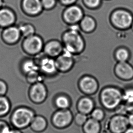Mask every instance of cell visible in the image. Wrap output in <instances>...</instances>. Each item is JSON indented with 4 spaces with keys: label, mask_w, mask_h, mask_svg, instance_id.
Returning <instances> with one entry per match:
<instances>
[{
    "label": "cell",
    "mask_w": 133,
    "mask_h": 133,
    "mask_svg": "<svg viewBox=\"0 0 133 133\" xmlns=\"http://www.w3.org/2000/svg\"><path fill=\"white\" fill-rule=\"evenodd\" d=\"M77 85L81 93L87 96L95 94L99 87L97 79L90 75H84L81 77L78 81Z\"/></svg>",
    "instance_id": "52a82bcc"
},
{
    "label": "cell",
    "mask_w": 133,
    "mask_h": 133,
    "mask_svg": "<svg viewBox=\"0 0 133 133\" xmlns=\"http://www.w3.org/2000/svg\"><path fill=\"white\" fill-rule=\"evenodd\" d=\"M123 102L125 103L133 102V88H127L123 90Z\"/></svg>",
    "instance_id": "f1b7e54d"
},
{
    "label": "cell",
    "mask_w": 133,
    "mask_h": 133,
    "mask_svg": "<svg viewBox=\"0 0 133 133\" xmlns=\"http://www.w3.org/2000/svg\"><path fill=\"white\" fill-rule=\"evenodd\" d=\"M90 117L96 121L101 122L105 117L104 110L101 108H95L90 114Z\"/></svg>",
    "instance_id": "4316f807"
},
{
    "label": "cell",
    "mask_w": 133,
    "mask_h": 133,
    "mask_svg": "<svg viewBox=\"0 0 133 133\" xmlns=\"http://www.w3.org/2000/svg\"><path fill=\"white\" fill-rule=\"evenodd\" d=\"M11 104L10 100L5 96H0V117L7 115L11 110Z\"/></svg>",
    "instance_id": "d4e9b609"
},
{
    "label": "cell",
    "mask_w": 133,
    "mask_h": 133,
    "mask_svg": "<svg viewBox=\"0 0 133 133\" xmlns=\"http://www.w3.org/2000/svg\"><path fill=\"white\" fill-rule=\"evenodd\" d=\"M114 57L117 62H127L130 59L131 53L129 49L125 47H119L115 50Z\"/></svg>",
    "instance_id": "603a6c76"
},
{
    "label": "cell",
    "mask_w": 133,
    "mask_h": 133,
    "mask_svg": "<svg viewBox=\"0 0 133 133\" xmlns=\"http://www.w3.org/2000/svg\"><path fill=\"white\" fill-rule=\"evenodd\" d=\"M112 26L119 31L130 29L133 22V16L130 11L124 9H118L113 11L110 16Z\"/></svg>",
    "instance_id": "277c9868"
},
{
    "label": "cell",
    "mask_w": 133,
    "mask_h": 133,
    "mask_svg": "<svg viewBox=\"0 0 133 133\" xmlns=\"http://www.w3.org/2000/svg\"><path fill=\"white\" fill-rule=\"evenodd\" d=\"M88 115L77 112L74 116V122L77 126L82 127L88 119Z\"/></svg>",
    "instance_id": "83f0119b"
},
{
    "label": "cell",
    "mask_w": 133,
    "mask_h": 133,
    "mask_svg": "<svg viewBox=\"0 0 133 133\" xmlns=\"http://www.w3.org/2000/svg\"><path fill=\"white\" fill-rule=\"evenodd\" d=\"M43 8L47 10L52 9L56 5V0H41Z\"/></svg>",
    "instance_id": "4dcf8cb0"
},
{
    "label": "cell",
    "mask_w": 133,
    "mask_h": 133,
    "mask_svg": "<svg viewBox=\"0 0 133 133\" xmlns=\"http://www.w3.org/2000/svg\"><path fill=\"white\" fill-rule=\"evenodd\" d=\"M35 112L27 107L21 106L16 108L11 116V123L13 127L22 130L29 127L34 117Z\"/></svg>",
    "instance_id": "3957f363"
},
{
    "label": "cell",
    "mask_w": 133,
    "mask_h": 133,
    "mask_svg": "<svg viewBox=\"0 0 133 133\" xmlns=\"http://www.w3.org/2000/svg\"><path fill=\"white\" fill-rule=\"evenodd\" d=\"M124 133H133V127H129L126 129Z\"/></svg>",
    "instance_id": "8d00e7d4"
},
{
    "label": "cell",
    "mask_w": 133,
    "mask_h": 133,
    "mask_svg": "<svg viewBox=\"0 0 133 133\" xmlns=\"http://www.w3.org/2000/svg\"><path fill=\"white\" fill-rule=\"evenodd\" d=\"M44 45L41 37L35 34L24 38L22 42V48L29 56H37L43 52Z\"/></svg>",
    "instance_id": "5b68a950"
},
{
    "label": "cell",
    "mask_w": 133,
    "mask_h": 133,
    "mask_svg": "<svg viewBox=\"0 0 133 133\" xmlns=\"http://www.w3.org/2000/svg\"><path fill=\"white\" fill-rule=\"evenodd\" d=\"M22 7L26 13L32 16L40 14L43 9L41 0H22Z\"/></svg>",
    "instance_id": "e0dca14e"
},
{
    "label": "cell",
    "mask_w": 133,
    "mask_h": 133,
    "mask_svg": "<svg viewBox=\"0 0 133 133\" xmlns=\"http://www.w3.org/2000/svg\"><path fill=\"white\" fill-rule=\"evenodd\" d=\"M8 86L3 80L0 79V96H5L7 93Z\"/></svg>",
    "instance_id": "d6a6232c"
},
{
    "label": "cell",
    "mask_w": 133,
    "mask_h": 133,
    "mask_svg": "<svg viewBox=\"0 0 133 133\" xmlns=\"http://www.w3.org/2000/svg\"><path fill=\"white\" fill-rule=\"evenodd\" d=\"M83 4L88 8L97 9L100 6L102 0H83Z\"/></svg>",
    "instance_id": "f546056e"
},
{
    "label": "cell",
    "mask_w": 133,
    "mask_h": 133,
    "mask_svg": "<svg viewBox=\"0 0 133 133\" xmlns=\"http://www.w3.org/2000/svg\"><path fill=\"white\" fill-rule=\"evenodd\" d=\"M62 4L66 6H69L75 4L77 0H59Z\"/></svg>",
    "instance_id": "836d02e7"
},
{
    "label": "cell",
    "mask_w": 133,
    "mask_h": 133,
    "mask_svg": "<svg viewBox=\"0 0 133 133\" xmlns=\"http://www.w3.org/2000/svg\"><path fill=\"white\" fill-rule=\"evenodd\" d=\"M127 118L129 125L133 127V113L129 114L127 116Z\"/></svg>",
    "instance_id": "e575fe53"
},
{
    "label": "cell",
    "mask_w": 133,
    "mask_h": 133,
    "mask_svg": "<svg viewBox=\"0 0 133 133\" xmlns=\"http://www.w3.org/2000/svg\"><path fill=\"white\" fill-rule=\"evenodd\" d=\"M22 34L18 26L11 25L4 28L2 34L3 41L7 45H13L20 40Z\"/></svg>",
    "instance_id": "5bb4252c"
},
{
    "label": "cell",
    "mask_w": 133,
    "mask_h": 133,
    "mask_svg": "<svg viewBox=\"0 0 133 133\" xmlns=\"http://www.w3.org/2000/svg\"><path fill=\"white\" fill-rule=\"evenodd\" d=\"M99 100L105 110H115L122 103V90L114 86L104 87L99 93Z\"/></svg>",
    "instance_id": "7a4b0ae2"
},
{
    "label": "cell",
    "mask_w": 133,
    "mask_h": 133,
    "mask_svg": "<svg viewBox=\"0 0 133 133\" xmlns=\"http://www.w3.org/2000/svg\"><path fill=\"white\" fill-rule=\"evenodd\" d=\"M62 42L64 50L74 56L81 54L86 47L85 41L80 31L68 29L62 35Z\"/></svg>",
    "instance_id": "6da1fadb"
},
{
    "label": "cell",
    "mask_w": 133,
    "mask_h": 133,
    "mask_svg": "<svg viewBox=\"0 0 133 133\" xmlns=\"http://www.w3.org/2000/svg\"><path fill=\"white\" fill-rule=\"evenodd\" d=\"M16 16L11 10L7 8H0V27L5 28L13 25Z\"/></svg>",
    "instance_id": "ac0fdd59"
},
{
    "label": "cell",
    "mask_w": 133,
    "mask_h": 133,
    "mask_svg": "<svg viewBox=\"0 0 133 133\" xmlns=\"http://www.w3.org/2000/svg\"><path fill=\"white\" fill-rule=\"evenodd\" d=\"M74 117L73 114L69 109L58 110L52 115L51 122L57 129H65L74 122Z\"/></svg>",
    "instance_id": "8992f818"
},
{
    "label": "cell",
    "mask_w": 133,
    "mask_h": 133,
    "mask_svg": "<svg viewBox=\"0 0 133 133\" xmlns=\"http://www.w3.org/2000/svg\"><path fill=\"white\" fill-rule=\"evenodd\" d=\"M21 69L25 76L37 71H40L39 66L36 61L32 59L24 60L21 64Z\"/></svg>",
    "instance_id": "7402d4cb"
},
{
    "label": "cell",
    "mask_w": 133,
    "mask_h": 133,
    "mask_svg": "<svg viewBox=\"0 0 133 133\" xmlns=\"http://www.w3.org/2000/svg\"><path fill=\"white\" fill-rule=\"evenodd\" d=\"M22 36L24 38L31 36L36 34V30L34 26L30 23H24L18 26Z\"/></svg>",
    "instance_id": "484cf974"
},
{
    "label": "cell",
    "mask_w": 133,
    "mask_h": 133,
    "mask_svg": "<svg viewBox=\"0 0 133 133\" xmlns=\"http://www.w3.org/2000/svg\"><path fill=\"white\" fill-rule=\"evenodd\" d=\"M47 125L48 122L45 117L36 115L29 127L35 133H43L47 129Z\"/></svg>",
    "instance_id": "ffe728a7"
},
{
    "label": "cell",
    "mask_w": 133,
    "mask_h": 133,
    "mask_svg": "<svg viewBox=\"0 0 133 133\" xmlns=\"http://www.w3.org/2000/svg\"><path fill=\"white\" fill-rule=\"evenodd\" d=\"M81 31L87 34L93 32L97 27L95 20L92 16H84L79 23Z\"/></svg>",
    "instance_id": "d6986e66"
},
{
    "label": "cell",
    "mask_w": 133,
    "mask_h": 133,
    "mask_svg": "<svg viewBox=\"0 0 133 133\" xmlns=\"http://www.w3.org/2000/svg\"><path fill=\"white\" fill-rule=\"evenodd\" d=\"M130 127L126 115L116 114L110 118L107 127L110 133H124Z\"/></svg>",
    "instance_id": "ba28073f"
},
{
    "label": "cell",
    "mask_w": 133,
    "mask_h": 133,
    "mask_svg": "<svg viewBox=\"0 0 133 133\" xmlns=\"http://www.w3.org/2000/svg\"><path fill=\"white\" fill-rule=\"evenodd\" d=\"M55 105L58 110L69 109L71 105V101L68 95L62 94L58 95L54 100Z\"/></svg>",
    "instance_id": "cb8c5ba5"
},
{
    "label": "cell",
    "mask_w": 133,
    "mask_h": 133,
    "mask_svg": "<svg viewBox=\"0 0 133 133\" xmlns=\"http://www.w3.org/2000/svg\"><path fill=\"white\" fill-rule=\"evenodd\" d=\"M47 89L42 82L32 84L29 90V97L33 103L39 104L44 102L47 96Z\"/></svg>",
    "instance_id": "30bf717a"
},
{
    "label": "cell",
    "mask_w": 133,
    "mask_h": 133,
    "mask_svg": "<svg viewBox=\"0 0 133 133\" xmlns=\"http://www.w3.org/2000/svg\"><path fill=\"white\" fill-rule=\"evenodd\" d=\"M82 128L83 133H100L102 126L100 122L90 117Z\"/></svg>",
    "instance_id": "44dd1931"
},
{
    "label": "cell",
    "mask_w": 133,
    "mask_h": 133,
    "mask_svg": "<svg viewBox=\"0 0 133 133\" xmlns=\"http://www.w3.org/2000/svg\"><path fill=\"white\" fill-rule=\"evenodd\" d=\"M64 47L62 42L58 40L49 41L44 44L43 52L46 56L55 59L63 52Z\"/></svg>",
    "instance_id": "9a60e30c"
},
{
    "label": "cell",
    "mask_w": 133,
    "mask_h": 133,
    "mask_svg": "<svg viewBox=\"0 0 133 133\" xmlns=\"http://www.w3.org/2000/svg\"><path fill=\"white\" fill-rule=\"evenodd\" d=\"M9 133H23V132L22 131V130L14 128V129H11Z\"/></svg>",
    "instance_id": "d590c367"
},
{
    "label": "cell",
    "mask_w": 133,
    "mask_h": 133,
    "mask_svg": "<svg viewBox=\"0 0 133 133\" xmlns=\"http://www.w3.org/2000/svg\"><path fill=\"white\" fill-rule=\"evenodd\" d=\"M113 72L117 78L124 81L133 79V66L129 62H117L113 68Z\"/></svg>",
    "instance_id": "4fadbf2b"
},
{
    "label": "cell",
    "mask_w": 133,
    "mask_h": 133,
    "mask_svg": "<svg viewBox=\"0 0 133 133\" xmlns=\"http://www.w3.org/2000/svg\"><path fill=\"white\" fill-rule=\"evenodd\" d=\"M74 56L63 50V52L55 59L58 72L64 73L72 70L75 64Z\"/></svg>",
    "instance_id": "7c38bea8"
},
{
    "label": "cell",
    "mask_w": 133,
    "mask_h": 133,
    "mask_svg": "<svg viewBox=\"0 0 133 133\" xmlns=\"http://www.w3.org/2000/svg\"><path fill=\"white\" fill-rule=\"evenodd\" d=\"M76 108L78 112L88 115L95 108V104L90 96L85 95L78 100Z\"/></svg>",
    "instance_id": "2e32d148"
},
{
    "label": "cell",
    "mask_w": 133,
    "mask_h": 133,
    "mask_svg": "<svg viewBox=\"0 0 133 133\" xmlns=\"http://www.w3.org/2000/svg\"><path fill=\"white\" fill-rule=\"evenodd\" d=\"M3 4V0H0V8H2Z\"/></svg>",
    "instance_id": "74e56055"
},
{
    "label": "cell",
    "mask_w": 133,
    "mask_h": 133,
    "mask_svg": "<svg viewBox=\"0 0 133 133\" xmlns=\"http://www.w3.org/2000/svg\"><path fill=\"white\" fill-rule=\"evenodd\" d=\"M35 61L39 66L40 72L42 75L52 76L58 72L54 58L46 56L43 53V56H40Z\"/></svg>",
    "instance_id": "8fae6325"
},
{
    "label": "cell",
    "mask_w": 133,
    "mask_h": 133,
    "mask_svg": "<svg viewBox=\"0 0 133 133\" xmlns=\"http://www.w3.org/2000/svg\"><path fill=\"white\" fill-rule=\"evenodd\" d=\"M84 16L82 8L75 4L68 6L63 14L64 21L69 25L79 24Z\"/></svg>",
    "instance_id": "9c48e42d"
},
{
    "label": "cell",
    "mask_w": 133,
    "mask_h": 133,
    "mask_svg": "<svg viewBox=\"0 0 133 133\" xmlns=\"http://www.w3.org/2000/svg\"><path fill=\"white\" fill-rule=\"evenodd\" d=\"M11 130L10 126L7 122L0 120V133H9Z\"/></svg>",
    "instance_id": "1f68e13d"
},
{
    "label": "cell",
    "mask_w": 133,
    "mask_h": 133,
    "mask_svg": "<svg viewBox=\"0 0 133 133\" xmlns=\"http://www.w3.org/2000/svg\"><path fill=\"white\" fill-rule=\"evenodd\" d=\"M130 29H131L132 31H133V22H132V23L131 25V27H130Z\"/></svg>",
    "instance_id": "f35d334b"
}]
</instances>
